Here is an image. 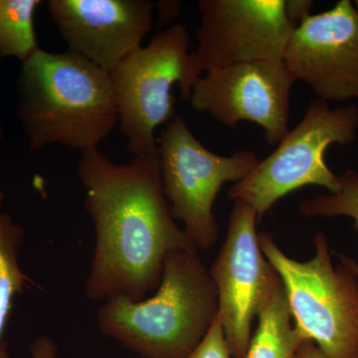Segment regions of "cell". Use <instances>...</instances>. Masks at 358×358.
I'll return each mask as SVG.
<instances>
[{
    "label": "cell",
    "instance_id": "cell-5",
    "mask_svg": "<svg viewBox=\"0 0 358 358\" xmlns=\"http://www.w3.org/2000/svg\"><path fill=\"white\" fill-rule=\"evenodd\" d=\"M189 35L176 24L155 34L150 43L124 59L110 72L117 107V124L134 157L159 152L155 131L173 119V85L189 101L202 76L188 51Z\"/></svg>",
    "mask_w": 358,
    "mask_h": 358
},
{
    "label": "cell",
    "instance_id": "cell-23",
    "mask_svg": "<svg viewBox=\"0 0 358 358\" xmlns=\"http://www.w3.org/2000/svg\"><path fill=\"white\" fill-rule=\"evenodd\" d=\"M1 56H0V70H1V61H2ZM1 78V76H0ZM2 134H3V129H2L1 122H0V138H2Z\"/></svg>",
    "mask_w": 358,
    "mask_h": 358
},
{
    "label": "cell",
    "instance_id": "cell-4",
    "mask_svg": "<svg viewBox=\"0 0 358 358\" xmlns=\"http://www.w3.org/2000/svg\"><path fill=\"white\" fill-rule=\"evenodd\" d=\"M264 255L279 275L294 327L329 358H358V279L334 268L324 233L315 237L307 262L287 256L268 233L259 234Z\"/></svg>",
    "mask_w": 358,
    "mask_h": 358
},
{
    "label": "cell",
    "instance_id": "cell-12",
    "mask_svg": "<svg viewBox=\"0 0 358 358\" xmlns=\"http://www.w3.org/2000/svg\"><path fill=\"white\" fill-rule=\"evenodd\" d=\"M49 13L68 50L112 72L152 30L150 0H50Z\"/></svg>",
    "mask_w": 358,
    "mask_h": 358
},
{
    "label": "cell",
    "instance_id": "cell-20",
    "mask_svg": "<svg viewBox=\"0 0 358 358\" xmlns=\"http://www.w3.org/2000/svg\"><path fill=\"white\" fill-rule=\"evenodd\" d=\"M180 7L179 1H159L155 4V8L159 9L160 29L178 17Z\"/></svg>",
    "mask_w": 358,
    "mask_h": 358
},
{
    "label": "cell",
    "instance_id": "cell-6",
    "mask_svg": "<svg viewBox=\"0 0 358 358\" xmlns=\"http://www.w3.org/2000/svg\"><path fill=\"white\" fill-rule=\"evenodd\" d=\"M357 131V105L333 109L326 101L315 99L301 121L289 129L272 154L231 186L228 196L248 204L261 221L275 202L305 186H322L329 193L338 192V176L327 166L324 157L331 145L355 141Z\"/></svg>",
    "mask_w": 358,
    "mask_h": 358
},
{
    "label": "cell",
    "instance_id": "cell-1",
    "mask_svg": "<svg viewBox=\"0 0 358 358\" xmlns=\"http://www.w3.org/2000/svg\"><path fill=\"white\" fill-rule=\"evenodd\" d=\"M78 176L96 234L85 284L90 301L143 300L159 288L171 252L199 251L171 213L159 152L117 164L94 148L82 152Z\"/></svg>",
    "mask_w": 358,
    "mask_h": 358
},
{
    "label": "cell",
    "instance_id": "cell-18",
    "mask_svg": "<svg viewBox=\"0 0 358 358\" xmlns=\"http://www.w3.org/2000/svg\"><path fill=\"white\" fill-rule=\"evenodd\" d=\"M313 1L310 0H285V10L292 24L298 27L312 15Z\"/></svg>",
    "mask_w": 358,
    "mask_h": 358
},
{
    "label": "cell",
    "instance_id": "cell-7",
    "mask_svg": "<svg viewBox=\"0 0 358 358\" xmlns=\"http://www.w3.org/2000/svg\"><path fill=\"white\" fill-rule=\"evenodd\" d=\"M157 141L162 187L171 213L197 249L208 250L218 239L213 206L222 186L237 183L257 166L255 152L231 155L212 152L193 134L185 119L176 115Z\"/></svg>",
    "mask_w": 358,
    "mask_h": 358
},
{
    "label": "cell",
    "instance_id": "cell-21",
    "mask_svg": "<svg viewBox=\"0 0 358 358\" xmlns=\"http://www.w3.org/2000/svg\"><path fill=\"white\" fill-rule=\"evenodd\" d=\"M296 358H329L326 353L320 350L312 341H303L299 348Z\"/></svg>",
    "mask_w": 358,
    "mask_h": 358
},
{
    "label": "cell",
    "instance_id": "cell-17",
    "mask_svg": "<svg viewBox=\"0 0 358 358\" xmlns=\"http://www.w3.org/2000/svg\"><path fill=\"white\" fill-rule=\"evenodd\" d=\"M186 358H232L226 343L218 313L203 341Z\"/></svg>",
    "mask_w": 358,
    "mask_h": 358
},
{
    "label": "cell",
    "instance_id": "cell-8",
    "mask_svg": "<svg viewBox=\"0 0 358 358\" xmlns=\"http://www.w3.org/2000/svg\"><path fill=\"white\" fill-rule=\"evenodd\" d=\"M256 212L242 201L231 210L225 242L209 273L218 294V317L232 358H245L258 319L281 282L259 243Z\"/></svg>",
    "mask_w": 358,
    "mask_h": 358
},
{
    "label": "cell",
    "instance_id": "cell-19",
    "mask_svg": "<svg viewBox=\"0 0 358 358\" xmlns=\"http://www.w3.org/2000/svg\"><path fill=\"white\" fill-rule=\"evenodd\" d=\"M58 348L49 336H40L30 346L32 358H57Z\"/></svg>",
    "mask_w": 358,
    "mask_h": 358
},
{
    "label": "cell",
    "instance_id": "cell-22",
    "mask_svg": "<svg viewBox=\"0 0 358 358\" xmlns=\"http://www.w3.org/2000/svg\"><path fill=\"white\" fill-rule=\"evenodd\" d=\"M339 258H341V262L343 266H345L346 268H350V271L357 275L358 279V264L355 262L352 259L348 258V257L339 255Z\"/></svg>",
    "mask_w": 358,
    "mask_h": 358
},
{
    "label": "cell",
    "instance_id": "cell-13",
    "mask_svg": "<svg viewBox=\"0 0 358 358\" xmlns=\"http://www.w3.org/2000/svg\"><path fill=\"white\" fill-rule=\"evenodd\" d=\"M306 341L294 327L282 282L258 315L245 358H296Z\"/></svg>",
    "mask_w": 358,
    "mask_h": 358
},
{
    "label": "cell",
    "instance_id": "cell-10",
    "mask_svg": "<svg viewBox=\"0 0 358 358\" xmlns=\"http://www.w3.org/2000/svg\"><path fill=\"white\" fill-rule=\"evenodd\" d=\"M296 82L284 61L241 63L202 75L189 103L228 128L245 121L258 124L274 147L289 131V99Z\"/></svg>",
    "mask_w": 358,
    "mask_h": 358
},
{
    "label": "cell",
    "instance_id": "cell-9",
    "mask_svg": "<svg viewBox=\"0 0 358 358\" xmlns=\"http://www.w3.org/2000/svg\"><path fill=\"white\" fill-rule=\"evenodd\" d=\"M193 60L200 72L254 61H284L296 27L285 0H199Z\"/></svg>",
    "mask_w": 358,
    "mask_h": 358
},
{
    "label": "cell",
    "instance_id": "cell-11",
    "mask_svg": "<svg viewBox=\"0 0 358 358\" xmlns=\"http://www.w3.org/2000/svg\"><path fill=\"white\" fill-rule=\"evenodd\" d=\"M284 63L326 102L358 101V14L350 0L308 16L294 29Z\"/></svg>",
    "mask_w": 358,
    "mask_h": 358
},
{
    "label": "cell",
    "instance_id": "cell-24",
    "mask_svg": "<svg viewBox=\"0 0 358 358\" xmlns=\"http://www.w3.org/2000/svg\"><path fill=\"white\" fill-rule=\"evenodd\" d=\"M4 197H6V195H4V192H2L1 189H0V205H1L2 202H3Z\"/></svg>",
    "mask_w": 358,
    "mask_h": 358
},
{
    "label": "cell",
    "instance_id": "cell-2",
    "mask_svg": "<svg viewBox=\"0 0 358 358\" xmlns=\"http://www.w3.org/2000/svg\"><path fill=\"white\" fill-rule=\"evenodd\" d=\"M16 96L18 121L32 152L53 143L94 150L117 124L110 73L70 50L39 49L21 67Z\"/></svg>",
    "mask_w": 358,
    "mask_h": 358
},
{
    "label": "cell",
    "instance_id": "cell-14",
    "mask_svg": "<svg viewBox=\"0 0 358 358\" xmlns=\"http://www.w3.org/2000/svg\"><path fill=\"white\" fill-rule=\"evenodd\" d=\"M24 229L8 214L0 212V358H9L2 341L14 301L31 280L21 270L20 248Z\"/></svg>",
    "mask_w": 358,
    "mask_h": 358
},
{
    "label": "cell",
    "instance_id": "cell-16",
    "mask_svg": "<svg viewBox=\"0 0 358 358\" xmlns=\"http://www.w3.org/2000/svg\"><path fill=\"white\" fill-rule=\"evenodd\" d=\"M338 180L341 187L338 192L303 200L299 210L306 217L345 216L355 220V227L358 229V173L348 171L338 176Z\"/></svg>",
    "mask_w": 358,
    "mask_h": 358
},
{
    "label": "cell",
    "instance_id": "cell-25",
    "mask_svg": "<svg viewBox=\"0 0 358 358\" xmlns=\"http://www.w3.org/2000/svg\"><path fill=\"white\" fill-rule=\"evenodd\" d=\"M353 6H355V10H357L358 14V0H355V1L353 2Z\"/></svg>",
    "mask_w": 358,
    "mask_h": 358
},
{
    "label": "cell",
    "instance_id": "cell-15",
    "mask_svg": "<svg viewBox=\"0 0 358 358\" xmlns=\"http://www.w3.org/2000/svg\"><path fill=\"white\" fill-rule=\"evenodd\" d=\"M40 0H0V56L25 63L39 50L34 15Z\"/></svg>",
    "mask_w": 358,
    "mask_h": 358
},
{
    "label": "cell",
    "instance_id": "cell-3",
    "mask_svg": "<svg viewBox=\"0 0 358 358\" xmlns=\"http://www.w3.org/2000/svg\"><path fill=\"white\" fill-rule=\"evenodd\" d=\"M218 313V294L197 252L166 257L159 288L150 298L103 301L101 333L143 358H186L203 341Z\"/></svg>",
    "mask_w": 358,
    "mask_h": 358
}]
</instances>
